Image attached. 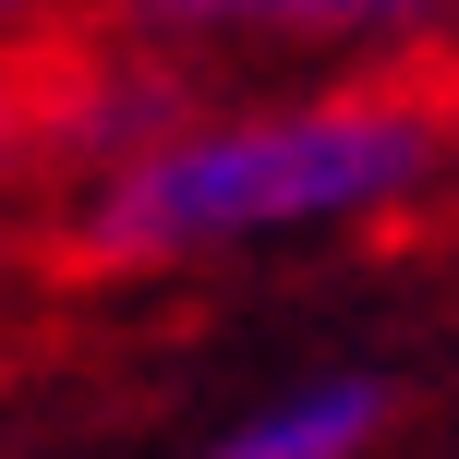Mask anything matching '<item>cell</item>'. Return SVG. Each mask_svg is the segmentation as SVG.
<instances>
[{"label":"cell","instance_id":"cell-5","mask_svg":"<svg viewBox=\"0 0 459 459\" xmlns=\"http://www.w3.org/2000/svg\"><path fill=\"white\" fill-rule=\"evenodd\" d=\"M0 24H24V0H0Z\"/></svg>","mask_w":459,"mask_h":459},{"label":"cell","instance_id":"cell-4","mask_svg":"<svg viewBox=\"0 0 459 459\" xmlns=\"http://www.w3.org/2000/svg\"><path fill=\"white\" fill-rule=\"evenodd\" d=\"M37 134H48V109H24V97H0V169H13V158H24Z\"/></svg>","mask_w":459,"mask_h":459},{"label":"cell","instance_id":"cell-1","mask_svg":"<svg viewBox=\"0 0 459 459\" xmlns=\"http://www.w3.org/2000/svg\"><path fill=\"white\" fill-rule=\"evenodd\" d=\"M447 169V121L399 85L302 97V109H242V121H182L145 158L97 182L85 242L97 254H242V242H302V230H363L411 206Z\"/></svg>","mask_w":459,"mask_h":459},{"label":"cell","instance_id":"cell-3","mask_svg":"<svg viewBox=\"0 0 459 459\" xmlns=\"http://www.w3.org/2000/svg\"><path fill=\"white\" fill-rule=\"evenodd\" d=\"M399 387L387 375H302V387H278L266 411H242L206 459H363L387 436Z\"/></svg>","mask_w":459,"mask_h":459},{"label":"cell","instance_id":"cell-2","mask_svg":"<svg viewBox=\"0 0 459 459\" xmlns=\"http://www.w3.org/2000/svg\"><path fill=\"white\" fill-rule=\"evenodd\" d=\"M134 48H411L459 0H121Z\"/></svg>","mask_w":459,"mask_h":459}]
</instances>
